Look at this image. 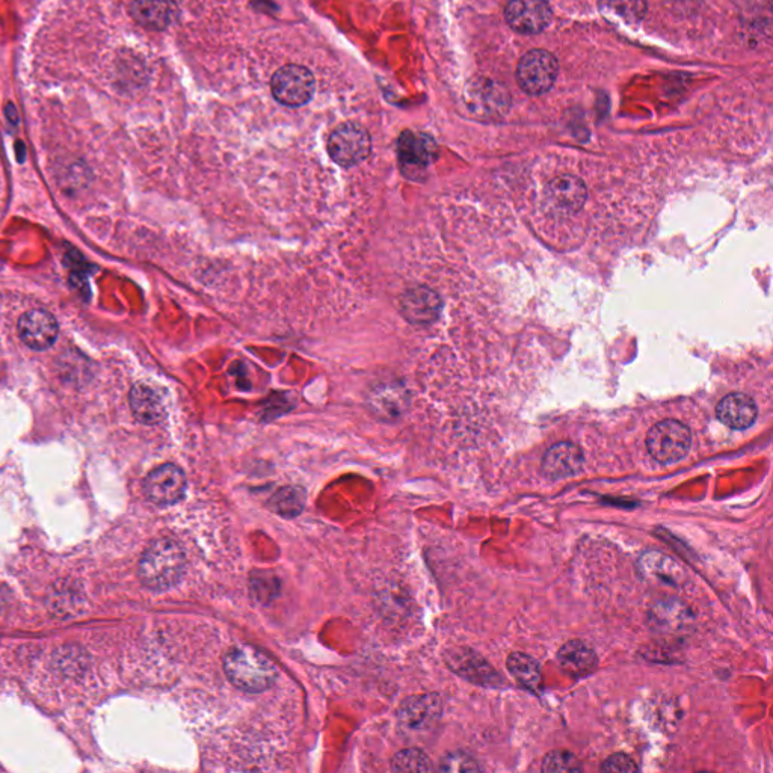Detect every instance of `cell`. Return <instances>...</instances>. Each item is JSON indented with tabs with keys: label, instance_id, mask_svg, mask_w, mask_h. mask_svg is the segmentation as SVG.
<instances>
[{
	"label": "cell",
	"instance_id": "1",
	"mask_svg": "<svg viewBox=\"0 0 773 773\" xmlns=\"http://www.w3.org/2000/svg\"><path fill=\"white\" fill-rule=\"evenodd\" d=\"M185 565L180 544L171 538H159L147 547L139 561V580L151 591H167L179 582Z\"/></svg>",
	"mask_w": 773,
	"mask_h": 773
},
{
	"label": "cell",
	"instance_id": "2",
	"mask_svg": "<svg viewBox=\"0 0 773 773\" xmlns=\"http://www.w3.org/2000/svg\"><path fill=\"white\" fill-rule=\"evenodd\" d=\"M224 671L233 686L250 693L265 692L277 680V668L272 660L251 645L228 650Z\"/></svg>",
	"mask_w": 773,
	"mask_h": 773
},
{
	"label": "cell",
	"instance_id": "3",
	"mask_svg": "<svg viewBox=\"0 0 773 773\" xmlns=\"http://www.w3.org/2000/svg\"><path fill=\"white\" fill-rule=\"evenodd\" d=\"M559 73L558 59L547 50H530L518 62L517 82L529 96L552 90Z\"/></svg>",
	"mask_w": 773,
	"mask_h": 773
},
{
	"label": "cell",
	"instance_id": "4",
	"mask_svg": "<svg viewBox=\"0 0 773 773\" xmlns=\"http://www.w3.org/2000/svg\"><path fill=\"white\" fill-rule=\"evenodd\" d=\"M689 428L677 420H663L651 428L647 435V449L650 455L662 464L680 461L690 449Z\"/></svg>",
	"mask_w": 773,
	"mask_h": 773
},
{
	"label": "cell",
	"instance_id": "5",
	"mask_svg": "<svg viewBox=\"0 0 773 773\" xmlns=\"http://www.w3.org/2000/svg\"><path fill=\"white\" fill-rule=\"evenodd\" d=\"M372 141L360 124H340L328 139V153L340 167L351 168L369 158Z\"/></svg>",
	"mask_w": 773,
	"mask_h": 773
},
{
	"label": "cell",
	"instance_id": "6",
	"mask_svg": "<svg viewBox=\"0 0 773 773\" xmlns=\"http://www.w3.org/2000/svg\"><path fill=\"white\" fill-rule=\"evenodd\" d=\"M315 76L301 65H286L274 74L271 90L275 99L290 108L310 102L315 93Z\"/></svg>",
	"mask_w": 773,
	"mask_h": 773
},
{
	"label": "cell",
	"instance_id": "7",
	"mask_svg": "<svg viewBox=\"0 0 773 773\" xmlns=\"http://www.w3.org/2000/svg\"><path fill=\"white\" fill-rule=\"evenodd\" d=\"M505 19L512 31L536 35L549 28L553 13L546 0H511L505 10Z\"/></svg>",
	"mask_w": 773,
	"mask_h": 773
},
{
	"label": "cell",
	"instance_id": "8",
	"mask_svg": "<svg viewBox=\"0 0 773 773\" xmlns=\"http://www.w3.org/2000/svg\"><path fill=\"white\" fill-rule=\"evenodd\" d=\"M144 490L150 502L161 506L174 505L185 496V473L174 464H165L147 476Z\"/></svg>",
	"mask_w": 773,
	"mask_h": 773
},
{
	"label": "cell",
	"instance_id": "9",
	"mask_svg": "<svg viewBox=\"0 0 773 773\" xmlns=\"http://www.w3.org/2000/svg\"><path fill=\"white\" fill-rule=\"evenodd\" d=\"M586 186L579 177L561 176L544 191V204L558 216L579 212L586 201Z\"/></svg>",
	"mask_w": 773,
	"mask_h": 773
},
{
	"label": "cell",
	"instance_id": "10",
	"mask_svg": "<svg viewBox=\"0 0 773 773\" xmlns=\"http://www.w3.org/2000/svg\"><path fill=\"white\" fill-rule=\"evenodd\" d=\"M20 339L34 351H46L58 339V322L44 310H32L20 318Z\"/></svg>",
	"mask_w": 773,
	"mask_h": 773
},
{
	"label": "cell",
	"instance_id": "11",
	"mask_svg": "<svg viewBox=\"0 0 773 773\" xmlns=\"http://www.w3.org/2000/svg\"><path fill=\"white\" fill-rule=\"evenodd\" d=\"M446 660L456 674L473 683L482 684V686H497L502 683L500 675L476 651L458 648V650L449 651Z\"/></svg>",
	"mask_w": 773,
	"mask_h": 773
},
{
	"label": "cell",
	"instance_id": "12",
	"mask_svg": "<svg viewBox=\"0 0 773 773\" xmlns=\"http://www.w3.org/2000/svg\"><path fill=\"white\" fill-rule=\"evenodd\" d=\"M443 706L438 695L411 697L399 709V722L407 730L422 731L432 727L440 719Z\"/></svg>",
	"mask_w": 773,
	"mask_h": 773
},
{
	"label": "cell",
	"instance_id": "13",
	"mask_svg": "<svg viewBox=\"0 0 773 773\" xmlns=\"http://www.w3.org/2000/svg\"><path fill=\"white\" fill-rule=\"evenodd\" d=\"M401 312L411 324H431L440 315L441 299L428 287H414L402 296Z\"/></svg>",
	"mask_w": 773,
	"mask_h": 773
},
{
	"label": "cell",
	"instance_id": "14",
	"mask_svg": "<svg viewBox=\"0 0 773 773\" xmlns=\"http://www.w3.org/2000/svg\"><path fill=\"white\" fill-rule=\"evenodd\" d=\"M582 449L570 441H562L547 450L543 458V472L550 479H564L577 475L582 470Z\"/></svg>",
	"mask_w": 773,
	"mask_h": 773
},
{
	"label": "cell",
	"instance_id": "15",
	"mask_svg": "<svg viewBox=\"0 0 773 773\" xmlns=\"http://www.w3.org/2000/svg\"><path fill=\"white\" fill-rule=\"evenodd\" d=\"M398 154L405 170L422 171L434 161L437 145L428 135L407 130L399 138Z\"/></svg>",
	"mask_w": 773,
	"mask_h": 773
},
{
	"label": "cell",
	"instance_id": "16",
	"mask_svg": "<svg viewBox=\"0 0 773 773\" xmlns=\"http://www.w3.org/2000/svg\"><path fill=\"white\" fill-rule=\"evenodd\" d=\"M173 0H133L130 13L133 20L150 31H164L176 17Z\"/></svg>",
	"mask_w": 773,
	"mask_h": 773
},
{
	"label": "cell",
	"instance_id": "17",
	"mask_svg": "<svg viewBox=\"0 0 773 773\" xmlns=\"http://www.w3.org/2000/svg\"><path fill=\"white\" fill-rule=\"evenodd\" d=\"M719 420L731 429H748L757 419L754 399L743 393H731L716 408Z\"/></svg>",
	"mask_w": 773,
	"mask_h": 773
},
{
	"label": "cell",
	"instance_id": "18",
	"mask_svg": "<svg viewBox=\"0 0 773 773\" xmlns=\"http://www.w3.org/2000/svg\"><path fill=\"white\" fill-rule=\"evenodd\" d=\"M129 401L133 416L142 425H158L167 416L161 396L148 385H133Z\"/></svg>",
	"mask_w": 773,
	"mask_h": 773
},
{
	"label": "cell",
	"instance_id": "19",
	"mask_svg": "<svg viewBox=\"0 0 773 773\" xmlns=\"http://www.w3.org/2000/svg\"><path fill=\"white\" fill-rule=\"evenodd\" d=\"M558 662L567 674L586 677L597 668V656L585 642L570 641L559 650Z\"/></svg>",
	"mask_w": 773,
	"mask_h": 773
},
{
	"label": "cell",
	"instance_id": "20",
	"mask_svg": "<svg viewBox=\"0 0 773 773\" xmlns=\"http://www.w3.org/2000/svg\"><path fill=\"white\" fill-rule=\"evenodd\" d=\"M651 623L663 633H678L689 627L690 613L678 601H662L651 610Z\"/></svg>",
	"mask_w": 773,
	"mask_h": 773
},
{
	"label": "cell",
	"instance_id": "21",
	"mask_svg": "<svg viewBox=\"0 0 773 773\" xmlns=\"http://www.w3.org/2000/svg\"><path fill=\"white\" fill-rule=\"evenodd\" d=\"M601 14L613 22L638 25L647 16V0H600Z\"/></svg>",
	"mask_w": 773,
	"mask_h": 773
},
{
	"label": "cell",
	"instance_id": "22",
	"mask_svg": "<svg viewBox=\"0 0 773 773\" xmlns=\"http://www.w3.org/2000/svg\"><path fill=\"white\" fill-rule=\"evenodd\" d=\"M469 99L470 108L482 117H494L508 108L506 94H503L497 85L487 84V82L475 85Z\"/></svg>",
	"mask_w": 773,
	"mask_h": 773
},
{
	"label": "cell",
	"instance_id": "23",
	"mask_svg": "<svg viewBox=\"0 0 773 773\" xmlns=\"http://www.w3.org/2000/svg\"><path fill=\"white\" fill-rule=\"evenodd\" d=\"M508 669L515 680L520 681L529 690H538L541 686V668L532 657L523 653H512L508 657Z\"/></svg>",
	"mask_w": 773,
	"mask_h": 773
},
{
	"label": "cell",
	"instance_id": "24",
	"mask_svg": "<svg viewBox=\"0 0 773 773\" xmlns=\"http://www.w3.org/2000/svg\"><path fill=\"white\" fill-rule=\"evenodd\" d=\"M305 505V494L301 488L286 487L272 496L271 509L281 517L293 518L301 514Z\"/></svg>",
	"mask_w": 773,
	"mask_h": 773
},
{
	"label": "cell",
	"instance_id": "25",
	"mask_svg": "<svg viewBox=\"0 0 773 773\" xmlns=\"http://www.w3.org/2000/svg\"><path fill=\"white\" fill-rule=\"evenodd\" d=\"M53 663H55V668H58L62 674L68 675V677H79V675L85 674V669L88 666L84 651L79 650L74 645L73 647L68 645V647L56 651Z\"/></svg>",
	"mask_w": 773,
	"mask_h": 773
},
{
	"label": "cell",
	"instance_id": "26",
	"mask_svg": "<svg viewBox=\"0 0 773 773\" xmlns=\"http://www.w3.org/2000/svg\"><path fill=\"white\" fill-rule=\"evenodd\" d=\"M395 772H429L434 769L431 760L420 749H404L392 761Z\"/></svg>",
	"mask_w": 773,
	"mask_h": 773
},
{
	"label": "cell",
	"instance_id": "27",
	"mask_svg": "<svg viewBox=\"0 0 773 773\" xmlns=\"http://www.w3.org/2000/svg\"><path fill=\"white\" fill-rule=\"evenodd\" d=\"M543 770L547 773L582 772L583 766L571 752L552 751L544 757Z\"/></svg>",
	"mask_w": 773,
	"mask_h": 773
},
{
	"label": "cell",
	"instance_id": "28",
	"mask_svg": "<svg viewBox=\"0 0 773 773\" xmlns=\"http://www.w3.org/2000/svg\"><path fill=\"white\" fill-rule=\"evenodd\" d=\"M280 591V582L271 573H256L251 577V592L259 603L268 604Z\"/></svg>",
	"mask_w": 773,
	"mask_h": 773
},
{
	"label": "cell",
	"instance_id": "29",
	"mask_svg": "<svg viewBox=\"0 0 773 773\" xmlns=\"http://www.w3.org/2000/svg\"><path fill=\"white\" fill-rule=\"evenodd\" d=\"M440 770L443 772H479L481 767L476 763L475 758L470 757L466 752H450L441 760Z\"/></svg>",
	"mask_w": 773,
	"mask_h": 773
},
{
	"label": "cell",
	"instance_id": "30",
	"mask_svg": "<svg viewBox=\"0 0 773 773\" xmlns=\"http://www.w3.org/2000/svg\"><path fill=\"white\" fill-rule=\"evenodd\" d=\"M668 561L669 559L663 558L660 553H651V555H647V558H644V567L648 568L654 576L662 577L666 582H675L677 573H680V570H678L680 567L672 564V562L669 564V567H666Z\"/></svg>",
	"mask_w": 773,
	"mask_h": 773
},
{
	"label": "cell",
	"instance_id": "31",
	"mask_svg": "<svg viewBox=\"0 0 773 773\" xmlns=\"http://www.w3.org/2000/svg\"><path fill=\"white\" fill-rule=\"evenodd\" d=\"M601 770L604 772L633 773L638 772L639 767L629 755L613 754L604 761Z\"/></svg>",
	"mask_w": 773,
	"mask_h": 773
}]
</instances>
